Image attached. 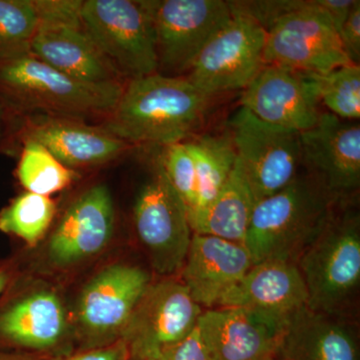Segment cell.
I'll use <instances>...</instances> for the list:
<instances>
[{
	"label": "cell",
	"mask_w": 360,
	"mask_h": 360,
	"mask_svg": "<svg viewBox=\"0 0 360 360\" xmlns=\"http://www.w3.org/2000/svg\"><path fill=\"white\" fill-rule=\"evenodd\" d=\"M184 77L129 79L101 127L129 144L186 141L205 122L210 101Z\"/></svg>",
	"instance_id": "1"
},
{
	"label": "cell",
	"mask_w": 360,
	"mask_h": 360,
	"mask_svg": "<svg viewBox=\"0 0 360 360\" xmlns=\"http://www.w3.org/2000/svg\"><path fill=\"white\" fill-rule=\"evenodd\" d=\"M335 200L314 177L297 175L283 191L257 201L243 241L253 264H296L333 217Z\"/></svg>",
	"instance_id": "2"
},
{
	"label": "cell",
	"mask_w": 360,
	"mask_h": 360,
	"mask_svg": "<svg viewBox=\"0 0 360 360\" xmlns=\"http://www.w3.org/2000/svg\"><path fill=\"white\" fill-rule=\"evenodd\" d=\"M125 84H89L60 72L32 54L0 63V97L18 115H44L84 120L108 115Z\"/></svg>",
	"instance_id": "3"
},
{
	"label": "cell",
	"mask_w": 360,
	"mask_h": 360,
	"mask_svg": "<svg viewBox=\"0 0 360 360\" xmlns=\"http://www.w3.org/2000/svg\"><path fill=\"white\" fill-rule=\"evenodd\" d=\"M296 264L307 286V307L345 316L360 285L359 212L345 210L333 213Z\"/></svg>",
	"instance_id": "4"
},
{
	"label": "cell",
	"mask_w": 360,
	"mask_h": 360,
	"mask_svg": "<svg viewBox=\"0 0 360 360\" xmlns=\"http://www.w3.org/2000/svg\"><path fill=\"white\" fill-rule=\"evenodd\" d=\"M156 0H85L82 25L123 78L158 72Z\"/></svg>",
	"instance_id": "5"
},
{
	"label": "cell",
	"mask_w": 360,
	"mask_h": 360,
	"mask_svg": "<svg viewBox=\"0 0 360 360\" xmlns=\"http://www.w3.org/2000/svg\"><path fill=\"white\" fill-rule=\"evenodd\" d=\"M229 134L255 201L290 186L302 165L300 132L259 120L240 108L229 122Z\"/></svg>",
	"instance_id": "6"
},
{
	"label": "cell",
	"mask_w": 360,
	"mask_h": 360,
	"mask_svg": "<svg viewBox=\"0 0 360 360\" xmlns=\"http://www.w3.org/2000/svg\"><path fill=\"white\" fill-rule=\"evenodd\" d=\"M135 231L158 274L172 276L182 269L193 229L184 201L170 184L160 158L137 194Z\"/></svg>",
	"instance_id": "7"
},
{
	"label": "cell",
	"mask_w": 360,
	"mask_h": 360,
	"mask_svg": "<svg viewBox=\"0 0 360 360\" xmlns=\"http://www.w3.org/2000/svg\"><path fill=\"white\" fill-rule=\"evenodd\" d=\"M266 32L246 16L232 18L194 60L186 78L206 96L245 89L264 66Z\"/></svg>",
	"instance_id": "8"
},
{
	"label": "cell",
	"mask_w": 360,
	"mask_h": 360,
	"mask_svg": "<svg viewBox=\"0 0 360 360\" xmlns=\"http://www.w3.org/2000/svg\"><path fill=\"white\" fill-rule=\"evenodd\" d=\"M150 283L148 272L123 264L104 267L92 277L80 293L75 312L85 347L91 349L120 340Z\"/></svg>",
	"instance_id": "9"
},
{
	"label": "cell",
	"mask_w": 360,
	"mask_h": 360,
	"mask_svg": "<svg viewBox=\"0 0 360 360\" xmlns=\"http://www.w3.org/2000/svg\"><path fill=\"white\" fill-rule=\"evenodd\" d=\"M350 63L335 25L314 0L305 1L266 32L264 65L326 75Z\"/></svg>",
	"instance_id": "10"
},
{
	"label": "cell",
	"mask_w": 360,
	"mask_h": 360,
	"mask_svg": "<svg viewBox=\"0 0 360 360\" xmlns=\"http://www.w3.org/2000/svg\"><path fill=\"white\" fill-rule=\"evenodd\" d=\"M202 312L184 283L172 279L150 283L120 340L131 359L146 360L191 335Z\"/></svg>",
	"instance_id": "11"
},
{
	"label": "cell",
	"mask_w": 360,
	"mask_h": 360,
	"mask_svg": "<svg viewBox=\"0 0 360 360\" xmlns=\"http://www.w3.org/2000/svg\"><path fill=\"white\" fill-rule=\"evenodd\" d=\"M232 18L224 0H158L155 26L160 70L188 72L205 44Z\"/></svg>",
	"instance_id": "12"
},
{
	"label": "cell",
	"mask_w": 360,
	"mask_h": 360,
	"mask_svg": "<svg viewBox=\"0 0 360 360\" xmlns=\"http://www.w3.org/2000/svg\"><path fill=\"white\" fill-rule=\"evenodd\" d=\"M239 103L259 120L298 132L314 127L322 113L317 75L277 65H264Z\"/></svg>",
	"instance_id": "13"
},
{
	"label": "cell",
	"mask_w": 360,
	"mask_h": 360,
	"mask_svg": "<svg viewBox=\"0 0 360 360\" xmlns=\"http://www.w3.org/2000/svg\"><path fill=\"white\" fill-rule=\"evenodd\" d=\"M302 165L333 198L359 188L360 125L326 111L314 127L300 132Z\"/></svg>",
	"instance_id": "14"
},
{
	"label": "cell",
	"mask_w": 360,
	"mask_h": 360,
	"mask_svg": "<svg viewBox=\"0 0 360 360\" xmlns=\"http://www.w3.org/2000/svg\"><path fill=\"white\" fill-rule=\"evenodd\" d=\"M288 319L243 309L205 310L198 328L212 360H266L277 354Z\"/></svg>",
	"instance_id": "15"
},
{
	"label": "cell",
	"mask_w": 360,
	"mask_h": 360,
	"mask_svg": "<svg viewBox=\"0 0 360 360\" xmlns=\"http://www.w3.org/2000/svg\"><path fill=\"white\" fill-rule=\"evenodd\" d=\"M115 202L104 184L89 187L73 201L52 232L47 246L51 264L72 266L101 255L112 239Z\"/></svg>",
	"instance_id": "16"
},
{
	"label": "cell",
	"mask_w": 360,
	"mask_h": 360,
	"mask_svg": "<svg viewBox=\"0 0 360 360\" xmlns=\"http://www.w3.org/2000/svg\"><path fill=\"white\" fill-rule=\"evenodd\" d=\"M21 141L39 142L66 167L89 168L122 158L131 144L84 120L63 116L26 118L18 130Z\"/></svg>",
	"instance_id": "17"
},
{
	"label": "cell",
	"mask_w": 360,
	"mask_h": 360,
	"mask_svg": "<svg viewBox=\"0 0 360 360\" xmlns=\"http://www.w3.org/2000/svg\"><path fill=\"white\" fill-rule=\"evenodd\" d=\"M32 54L75 79L89 84H124L122 75L77 20H44L32 44Z\"/></svg>",
	"instance_id": "18"
},
{
	"label": "cell",
	"mask_w": 360,
	"mask_h": 360,
	"mask_svg": "<svg viewBox=\"0 0 360 360\" xmlns=\"http://www.w3.org/2000/svg\"><path fill=\"white\" fill-rule=\"evenodd\" d=\"M68 316L54 291L39 290L0 296V348L49 350L65 338Z\"/></svg>",
	"instance_id": "19"
},
{
	"label": "cell",
	"mask_w": 360,
	"mask_h": 360,
	"mask_svg": "<svg viewBox=\"0 0 360 360\" xmlns=\"http://www.w3.org/2000/svg\"><path fill=\"white\" fill-rule=\"evenodd\" d=\"M245 246L212 236L193 233L182 267V283L200 307H217L252 267Z\"/></svg>",
	"instance_id": "20"
},
{
	"label": "cell",
	"mask_w": 360,
	"mask_h": 360,
	"mask_svg": "<svg viewBox=\"0 0 360 360\" xmlns=\"http://www.w3.org/2000/svg\"><path fill=\"white\" fill-rule=\"evenodd\" d=\"M307 303V286L297 264L267 260L253 264L217 307H243L288 319Z\"/></svg>",
	"instance_id": "21"
},
{
	"label": "cell",
	"mask_w": 360,
	"mask_h": 360,
	"mask_svg": "<svg viewBox=\"0 0 360 360\" xmlns=\"http://www.w3.org/2000/svg\"><path fill=\"white\" fill-rule=\"evenodd\" d=\"M343 317L303 307L288 317L277 354L283 360H359L356 335Z\"/></svg>",
	"instance_id": "22"
},
{
	"label": "cell",
	"mask_w": 360,
	"mask_h": 360,
	"mask_svg": "<svg viewBox=\"0 0 360 360\" xmlns=\"http://www.w3.org/2000/svg\"><path fill=\"white\" fill-rule=\"evenodd\" d=\"M257 205L238 156L231 175L206 207L189 219L193 233L243 245Z\"/></svg>",
	"instance_id": "23"
},
{
	"label": "cell",
	"mask_w": 360,
	"mask_h": 360,
	"mask_svg": "<svg viewBox=\"0 0 360 360\" xmlns=\"http://www.w3.org/2000/svg\"><path fill=\"white\" fill-rule=\"evenodd\" d=\"M186 143L195 163L198 179V201L189 219L219 194L236 165V153L229 132L202 135Z\"/></svg>",
	"instance_id": "24"
},
{
	"label": "cell",
	"mask_w": 360,
	"mask_h": 360,
	"mask_svg": "<svg viewBox=\"0 0 360 360\" xmlns=\"http://www.w3.org/2000/svg\"><path fill=\"white\" fill-rule=\"evenodd\" d=\"M41 18L39 0H0V63L32 54Z\"/></svg>",
	"instance_id": "25"
},
{
	"label": "cell",
	"mask_w": 360,
	"mask_h": 360,
	"mask_svg": "<svg viewBox=\"0 0 360 360\" xmlns=\"http://www.w3.org/2000/svg\"><path fill=\"white\" fill-rule=\"evenodd\" d=\"M56 205L51 196L20 194L0 212V231L22 239L30 246L44 238L56 217Z\"/></svg>",
	"instance_id": "26"
},
{
	"label": "cell",
	"mask_w": 360,
	"mask_h": 360,
	"mask_svg": "<svg viewBox=\"0 0 360 360\" xmlns=\"http://www.w3.org/2000/svg\"><path fill=\"white\" fill-rule=\"evenodd\" d=\"M18 176L28 193L51 196L63 191L75 179V170L66 167L39 142H22Z\"/></svg>",
	"instance_id": "27"
},
{
	"label": "cell",
	"mask_w": 360,
	"mask_h": 360,
	"mask_svg": "<svg viewBox=\"0 0 360 360\" xmlns=\"http://www.w3.org/2000/svg\"><path fill=\"white\" fill-rule=\"evenodd\" d=\"M321 103L342 120L359 122L360 118L359 65L340 66L326 75H317Z\"/></svg>",
	"instance_id": "28"
},
{
	"label": "cell",
	"mask_w": 360,
	"mask_h": 360,
	"mask_svg": "<svg viewBox=\"0 0 360 360\" xmlns=\"http://www.w3.org/2000/svg\"><path fill=\"white\" fill-rule=\"evenodd\" d=\"M161 165L170 184L186 205L188 217L193 214L198 201V179L195 163L186 141L162 148Z\"/></svg>",
	"instance_id": "29"
},
{
	"label": "cell",
	"mask_w": 360,
	"mask_h": 360,
	"mask_svg": "<svg viewBox=\"0 0 360 360\" xmlns=\"http://www.w3.org/2000/svg\"><path fill=\"white\" fill-rule=\"evenodd\" d=\"M232 13L246 16L269 32L277 21L304 6L302 0H238L227 1Z\"/></svg>",
	"instance_id": "30"
},
{
	"label": "cell",
	"mask_w": 360,
	"mask_h": 360,
	"mask_svg": "<svg viewBox=\"0 0 360 360\" xmlns=\"http://www.w3.org/2000/svg\"><path fill=\"white\" fill-rule=\"evenodd\" d=\"M146 360H212L198 326L187 338Z\"/></svg>",
	"instance_id": "31"
},
{
	"label": "cell",
	"mask_w": 360,
	"mask_h": 360,
	"mask_svg": "<svg viewBox=\"0 0 360 360\" xmlns=\"http://www.w3.org/2000/svg\"><path fill=\"white\" fill-rule=\"evenodd\" d=\"M341 44L348 59L354 65H359L360 59V1L356 0L352 13L340 32Z\"/></svg>",
	"instance_id": "32"
},
{
	"label": "cell",
	"mask_w": 360,
	"mask_h": 360,
	"mask_svg": "<svg viewBox=\"0 0 360 360\" xmlns=\"http://www.w3.org/2000/svg\"><path fill=\"white\" fill-rule=\"evenodd\" d=\"M127 345L122 340L106 347L91 348L65 360H129Z\"/></svg>",
	"instance_id": "33"
},
{
	"label": "cell",
	"mask_w": 360,
	"mask_h": 360,
	"mask_svg": "<svg viewBox=\"0 0 360 360\" xmlns=\"http://www.w3.org/2000/svg\"><path fill=\"white\" fill-rule=\"evenodd\" d=\"M18 116L20 115L0 97V153L9 149L14 139H18Z\"/></svg>",
	"instance_id": "34"
},
{
	"label": "cell",
	"mask_w": 360,
	"mask_h": 360,
	"mask_svg": "<svg viewBox=\"0 0 360 360\" xmlns=\"http://www.w3.org/2000/svg\"><path fill=\"white\" fill-rule=\"evenodd\" d=\"M314 1L322 11H326L340 35L341 28L352 13V7L354 6L356 0H314Z\"/></svg>",
	"instance_id": "35"
},
{
	"label": "cell",
	"mask_w": 360,
	"mask_h": 360,
	"mask_svg": "<svg viewBox=\"0 0 360 360\" xmlns=\"http://www.w3.org/2000/svg\"><path fill=\"white\" fill-rule=\"evenodd\" d=\"M15 277L16 269L13 260H0V296L4 295Z\"/></svg>",
	"instance_id": "36"
},
{
	"label": "cell",
	"mask_w": 360,
	"mask_h": 360,
	"mask_svg": "<svg viewBox=\"0 0 360 360\" xmlns=\"http://www.w3.org/2000/svg\"><path fill=\"white\" fill-rule=\"evenodd\" d=\"M0 360H34L30 355L15 350L0 348Z\"/></svg>",
	"instance_id": "37"
},
{
	"label": "cell",
	"mask_w": 360,
	"mask_h": 360,
	"mask_svg": "<svg viewBox=\"0 0 360 360\" xmlns=\"http://www.w3.org/2000/svg\"><path fill=\"white\" fill-rule=\"evenodd\" d=\"M266 360H274V357H270V359H266Z\"/></svg>",
	"instance_id": "38"
}]
</instances>
